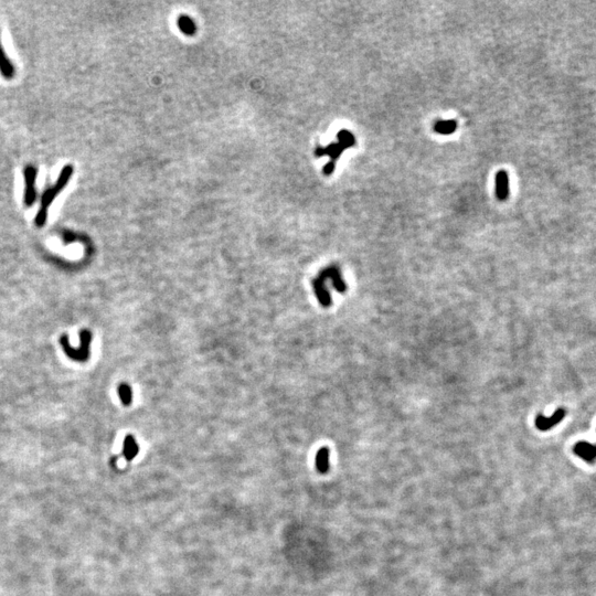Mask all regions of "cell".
Wrapping results in <instances>:
<instances>
[{
  "label": "cell",
  "mask_w": 596,
  "mask_h": 596,
  "mask_svg": "<svg viewBox=\"0 0 596 596\" xmlns=\"http://www.w3.org/2000/svg\"><path fill=\"white\" fill-rule=\"evenodd\" d=\"M457 128L456 121H440L435 125V132L442 135H451Z\"/></svg>",
  "instance_id": "7c38bea8"
},
{
  "label": "cell",
  "mask_w": 596,
  "mask_h": 596,
  "mask_svg": "<svg viewBox=\"0 0 596 596\" xmlns=\"http://www.w3.org/2000/svg\"><path fill=\"white\" fill-rule=\"evenodd\" d=\"M72 175H73V166L72 164H66V166H64L63 169L61 170V173L59 175L58 180H56L55 185L51 187V188H48L42 194L41 207H40V209L48 210V208L51 206V203L53 202L56 196H58L60 192L65 188V186L67 185V183H69V180L71 179Z\"/></svg>",
  "instance_id": "6da1fadb"
},
{
  "label": "cell",
  "mask_w": 596,
  "mask_h": 596,
  "mask_svg": "<svg viewBox=\"0 0 596 596\" xmlns=\"http://www.w3.org/2000/svg\"><path fill=\"white\" fill-rule=\"evenodd\" d=\"M118 394L123 404L129 405L133 401V391L128 384H121L118 388Z\"/></svg>",
  "instance_id": "4fadbf2b"
},
{
  "label": "cell",
  "mask_w": 596,
  "mask_h": 596,
  "mask_svg": "<svg viewBox=\"0 0 596 596\" xmlns=\"http://www.w3.org/2000/svg\"><path fill=\"white\" fill-rule=\"evenodd\" d=\"M25 176V195H24V203L27 208H30L33 206L37 199V176L38 169L33 164H27L24 169Z\"/></svg>",
  "instance_id": "3957f363"
},
{
  "label": "cell",
  "mask_w": 596,
  "mask_h": 596,
  "mask_svg": "<svg viewBox=\"0 0 596 596\" xmlns=\"http://www.w3.org/2000/svg\"><path fill=\"white\" fill-rule=\"evenodd\" d=\"M47 220H48V210L39 209V211L35 218L36 225L38 226V228H42V226H44L45 223H47Z\"/></svg>",
  "instance_id": "9a60e30c"
},
{
  "label": "cell",
  "mask_w": 596,
  "mask_h": 596,
  "mask_svg": "<svg viewBox=\"0 0 596 596\" xmlns=\"http://www.w3.org/2000/svg\"><path fill=\"white\" fill-rule=\"evenodd\" d=\"M79 338H81V348L79 349H74L72 348L71 346L69 345V342H67V337L64 336L61 338V345L62 347H63L65 354L69 356L70 358H72L73 360H77V361H87L89 358H90V345H91V340H92V334L89 330H82L81 333H79Z\"/></svg>",
  "instance_id": "7a4b0ae2"
},
{
  "label": "cell",
  "mask_w": 596,
  "mask_h": 596,
  "mask_svg": "<svg viewBox=\"0 0 596 596\" xmlns=\"http://www.w3.org/2000/svg\"><path fill=\"white\" fill-rule=\"evenodd\" d=\"M320 274L322 276H325L326 278H330L332 284H333V286L336 287V289L339 293L346 292V289H347V285H346V283L344 282L342 274H340V271L338 268L331 266V268L323 270Z\"/></svg>",
  "instance_id": "52a82bcc"
},
{
  "label": "cell",
  "mask_w": 596,
  "mask_h": 596,
  "mask_svg": "<svg viewBox=\"0 0 596 596\" xmlns=\"http://www.w3.org/2000/svg\"><path fill=\"white\" fill-rule=\"evenodd\" d=\"M573 452L583 461L588 464H594L596 459V445H592L586 441H580L573 447Z\"/></svg>",
  "instance_id": "5b68a950"
},
{
  "label": "cell",
  "mask_w": 596,
  "mask_h": 596,
  "mask_svg": "<svg viewBox=\"0 0 596 596\" xmlns=\"http://www.w3.org/2000/svg\"><path fill=\"white\" fill-rule=\"evenodd\" d=\"M123 454L127 461H132V459H134L138 454V445L133 436L128 435L126 436V439L124 440Z\"/></svg>",
  "instance_id": "8fae6325"
},
{
  "label": "cell",
  "mask_w": 596,
  "mask_h": 596,
  "mask_svg": "<svg viewBox=\"0 0 596 596\" xmlns=\"http://www.w3.org/2000/svg\"><path fill=\"white\" fill-rule=\"evenodd\" d=\"M496 196L499 200H506L509 196V178L506 172H499L496 176Z\"/></svg>",
  "instance_id": "ba28073f"
},
{
  "label": "cell",
  "mask_w": 596,
  "mask_h": 596,
  "mask_svg": "<svg viewBox=\"0 0 596 596\" xmlns=\"http://www.w3.org/2000/svg\"><path fill=\"white\" fill-rule=\"evenodd\" d=\"M313 286H314L315 294H316L318 300H319V303L322 306H325V307L330 306L331 305V297H330V294H329L328 288L326 286L325 278L319 275V277H317L316 280H314Z\"/></svg>",
  "instance_id": "8992f818"
},
{
  "label": "cell",
  "mask_w": 596,
  "mask_h": 596,
  "mask_svg": "<svg viewBox=\"0 0 596 596\" xmlns=\"http://www.w3.org/2000/svg\"><path fill=\"white\" fill-rule=\"evenodd\" d=\"M316 468L320 474H326L329 470V450L321 447L316 454Z\"/></svg>",
  "instance_id": "30bf717a"
},
{
  "label": "cell",
  "mask_w": 596,
  "mask_h": 596,
  "mask_svg": "<svg viewBox=\"0 0 596 596\" xmlns=\"http://www.w3.org/2000/svg\"><path fill=\"white\" fill-rule=\"evenodd\" d=\"M565 414H566V411L562 407L558 408V410H556L550 417L544 416V415H542V414H539V415L536 417V427L538 430L543 431V432L544 431L551 430L565 417Z\"/></svg>",
  "instance_id": "277c9868"
},
{
  "label": "cell",
  "mask_w": 596,
  "mask_h": 596,
  "mask_svg": "<svg viewBox=\"0 0 596 596\" xmlns=\"http://www.w3.org/2000/svg\"><path fill=\"white\" fill-rule=\"evenodd\" d=\"M338 138L340 140V144H342L345 148H348V147H351L355 145V136L351 134L348 130H342V132L339 133L338 135Z\"/></svg>",
  "instance_id": "5bb4252c"
},
{
  "label": "cell",
  "mask_w": 596,
  "mask_h": 596,
  "mask_svg": "<svg viewBox=\"0 0 596 596\" xmlns=\"http://www.w3.org/2000/svg\"><path fill=\"white\" fill-rule=\"evenodd\" d=\"M0 73H2V75L4 77L8 79L15 76V67L10 62V60L7 58V55H6L2 42H0Z\"/></svg>",
  "instance_id": "9c48e42d"
},
{
  "label": "cell",
  "mask_w": 596,
  "mask_h": 596,
  "mask_svg": "<svg viewBox=\"0 0 596 596\" xmlns=\"http://www.w3.org/2000/svg\"><path fill=\"white\" fill-rule=\"evenodd\" d=\"M334 169V161H330L328 164L325 166V173L326 174H331Z\"/></svg>",
  "instance_id": "2e32d148"
}]
</instances>
